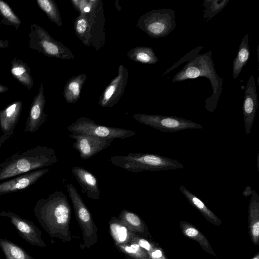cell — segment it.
<instances>
[{
  "mask_svg": "<svg viewBox=\"0 0 259 259\" xmlns=\"http://www.w3.org/2000/svg\"><path fill=\"white\" fill-rule=\"evenodd\" d=\"M248 229L254 245L259 241V196L252 190L248 206Z\"/></svg>",
  "mask_w": 259,
  "mask_h": 259,
  "instance_id": "20",
  "label": "cell"
},
{
  "mask_svg": "<svg viewBox=\"0 0 259 259\" xmlns=\"http://www.w3.org/2000/svg\"><path fill=\"white\" fill-rule=\"evenodd\" d=\"M109 226L110 235L114 241L115 245L135 242V240L138 236L118 218L112 217L109 221Z\"/></svg>",
  "mask_w": 259,
  "mask_h": 259,
  "instance_id": "19",
  "label": "cell"
},
{
  "mask_svg": "<svg viewBox=\"0 0 259 259\" xmlns=\"http://www.w3.org/2000/svg\"><path fill=\"white\" fill-rule=\"evenodd\" d=\"M57 161L56 150L47 146L38 145L17 152L0 163V181L46 168Z\"/></svg>",
  "mask_w": 259,
  "mask_h": 259,
  "instance_id": "3",
  "label": "cell"
},
{
  "mask_svg": "<svg viewBox=\"0 0 259 259\" xmlns=\"http://www.w3.org/2000/svg\"><path fill=\"white\" fill-rule=\"evenodd\" d=\"M0 215L9 218L20 235L27 242L38 247L46 246L45 242L41 238L40 231L32 222L23 219L10 211H3L0 213Z\"/></svg>",
  "mask_w": 259,
  "mask_h": 259,
  "instance_id": "13",
  "label": "cell"
},
{
  "mask_svg": "<svg viewBox=\"0 0 259 259\" xmlns=\"http://www.w3.org/2000/svg\"><path fill=\"white\" fill-rule=\"evenodd\" d=\"M179 189L189 203L197 209L207 221L215 226L222 224V221L198 197L182 185L180 186Z\"/></svg>",
  "mask_w": 259,
  "mask_h": 259,
  "instance_id": "21",
  "label": "cell"
},
{
  "mask_svg": "<svg viewBox=\"0 0 259 259\" xmlns=\"http://www.w3.org/2000/svg\"><path fill=\"white\" fill-rule=\"evenodd\" d=\"M46 99L43 83H40L38 93L34 97L30 106L26 125L23 130L25 134L34 133L47 120V115L45 111Z\"/></svg>",
  "mask_w": 259,
  "mask_h": 259,
  "instance_id": "14",
  "label": "cell"
},
{
  "mask_svg": "<svg viewBox=\"0 0 259 259\" xmlns=\"http://www.w3.org/2000/svg\"><path fill=\"white\" fill-rule=\"evenodd\" d=\"M9 90V88L7 86L0 84V93L5 92Z\"/></svg>",
  "mask_w": 259,
  "mask_h": 259,
  "instance_id": "38",
  "label": "cell"
},
{
  "mask_svg": "<svg viewBox=\"0 0 259 259\" xmlns=\"http://www.w3.org/2000/svg\"><path fill=\"white\" fill-rule=\"evenodd\" d=\"M0 247L6 259H33L21 247L6 239H0Z\"/></svg>",
  "mask_w": 259,
  "mask_h": 259,
  "instance_id": "29",
  "label": "cell"
},
{
  "mask_svg": "<svg viewBox=\"0 0 259 259\" xmlns=\"http://www.w3.org/2000/svg\"><path fill=\"white\" fill-rule=\"evenodd\" d=\"M258 106L255 79L251 74L245 88L242 110L246 135L250 134Z\"/></svg>",
  "mask_w": 259,
  "mask_h": 259,
  "instance_id": "16",
  "label": "cell"
},
{
  "mask_svg": "<svg viewBox=\"0 0 259 259\" xmlns=\"http://www.w3.org/2000/svg\"><path fill=\"white\" fill-rule=\"evenodd\" d=\"M69 137L75 140L73 148L80 157L87 160L109 147L113 139L102 138L77 133H72Z\"/></svg>",
  "mask_w": 259,
  "mask_h": 259,
  "instance_id": "11",
  "label": "cell"
},
{
  "mask_svg": "<svg viewBox=\"0 0 259 259\" xmlns=\"http://www.w3.org/2000/svg\"><path fill=\"white\" fill-rule=\"evenodd\" d=\"M203 49V47H198L195 49L192 50L189 52L187 53L184 57H183L181 59H180L178 62H177L175 64H174L171 67L167 69L162 74V75H165L169 73L170 71L175 69L176 68L178 67L180 65H181L182 63H184L186 61H189L191 59H192L194 56H195L197 54H199V52Z\"/></svg>",
  "mask_w": 259,
  "mask_h": 259,
  "instance_id": "33",
  "label": "cell"
},
{
  "mask_svg": "<svg viewBox=\"0 0 259 259\" xmlns=\"http://www.w3.org/2000/svg\"><path fill=\"white\" fill-rule=\"evenodd\" d=\"M66 187L76 220L81 229L83 247L90 248L97 241V227L93 220L91 213L76 188L71 184H68Z\"/></svg>",
  "mask_w": 259,
  "mask_h": 259,
  "instance_id": "8",
  "label": "cell"
},
{
  "mask_svg": "<svg viewBox=\"0 0 259 259\" xmlns=\"http://www.w3.org/2000/svg\"><path fill=\"white\" fill-rule=\"evenodd\" d=\"M212 51L197 54L173 77L172 82H179L189 79L204 77L208 79L212 89L210 96L205 100V108L212 113L216 109L223 91L224 79L217 74L212 59Z\"/></svg>",
  "mask_w": 259,
  "mask_h": 259,
  "instance_id": "2",
  "label": "cell"
},
{
  "mask_svg": "<svg viewBox=\"0 0 259 259\" xmlns=\"http://www.w3.org/2000/svg\"><path fill=\"white\" fill-rule=\"evenodd\" d=\"M109 161L115 166L134 173L184 167L176 159L154 153H130L126 155H115L111 157Z\"/></svg>",
  "mask_w": 259,
  "mask_h": 259,
  "instance_id": "5",
  "label": "cell"
},
{
  "mask_svg": "<svg viewBox=\"0 0 259 259\" xmlns=\"http://www.w3.org/2000/svg\"><path fill=\"white\" fill-rule=\"evenodd\" d=\"M147 253L151 259H167L162 249L155 245Z\"/></svg>",
  "mask_w": 259,
  "mask_h": 259,
  "instance_id": "34",
  "label": "cell"
},
{
  "mask_svg": "<svg viewBox=\"0 0 259 259\" xmlns=\"http://www.w3.org/2000/svg\"><path fill=\"white\" fill-rule=\"evenodd\" d=\"M22 109V102L17 101L0 110V127L4 135L10 138L14 135Z\"/></svg>",
  "mask_w": 259,
  "mask_h": 259,
  "instance_id": "18",
  "label": "cell"
},
{
  "mask_svg": "<svg viewBox=\"0 0 259 259\" xmlns=\"http://www.w3.org/2000/svg\"><path fill=\"white\" fill-rule=\"evenodd\" d=\"M128 72L122 64L118 68V74L106 87L98 101L102 107H112L119 101L127 83Z\"/></svg>",
  "mask_w": 259,
  "mask_h": 259,
  "instance_id": "12",
  "label": "cell"
},
{
  "mask_svg": "<svg viewBox=\"0 0 259 259\" xmlns=\"http://www.w3.org/2000/svg\"><path fill=\"white\" fill-rule=\"evenodd\" d=\"M123 259H124V258H123Z\"/></svg>",
  "mask_w": 259,
  "mask_h": 259,
  "instance_id": "42",
  "label": "cell"
},
{
  "mask_svg": "<svg viewBox=\"0 0 259 259\" xmlns=\"http://www.w3.org/2000/svg\"><path fill=\"white\" fill-rule=\"evenodd\" d=\"M252 189H251L250 186H248L245 187L244 190L243 192V194L245 197H246L250 195H251V193L252 192Z\"/></svg>",
  "mask_w": 259,
  "mask_h": 259,
  "instance_id": "35",
  "label": "cell"
},
{
  "mask_svg": "<svg viewBox=\"0 0 259 259\" xmlns=\"http://www.w3.org/2000/svg\"><path fill=\"white\" fill-rule=\"evenodd\" d=\"M39 224L52 238L70 242L71 207L65 193L56 190L47 198L38 200L33 209Z\"/></svg>",
  "mask_w": 259,
  "mask_h": 259,
  "instance_id": "1",
  "label": "cell"
},
{
  "mask_svg": "<svg viewBox=\"0 0 259 259\" xmlns=\"http://www.w3.org/2000/svg\"><path fill=\"white\" fill-rule=\"evenodd\" d=\"M28 45L44 55L63 60L73 59L75 56L61 42L55 39L45 29L36 24L30 25Z\"/></svg>",
  "mask_w": 259,
  "mask_h": 259,
  "instance_id": "7",
  "label": "cell"
},
{
  "mask_svg": "<svg viewBox=\"0 0 259 259\" xmlns=\"http://www.w3.org/2000/svg\"><path fill=\"white\" fill-rule=\"evenodd\" d=\"M37 5L47 15L49 19L59 27H62L63 23L59 9L53 0H37Z\"/></svg>",
  "mask_w": 259,
  "mask_h": 259,
  "instance_id": "28",
  "label": "cell"
},
{
  "mask_svg": "<svg viewBox=\"0 0 259 259\" xmlns=\"http://www.w3.org/2000/svg\"><path fill=\"white\" fill-rule=\"evenodd\" d=\"M127 57L132 60L142 63L152 65L158 62L153 49L150 47L138 46L127 53Z\"/></svg>",
  "mask_w": 259,
  "mask_h": 259,
  "instance_id": "27",
  "label": "cell"
},
{
  "mask_svg": "<svg viewBox=\"0 0 259 259\" xmlns=\"http://www.w3.org/2000/svg\"><path fill=\"white\" fill-rule=\"evenodd\" d=\"M87 78L85 73L72 76L66 83L63 96L68 103H74L80 98L81 89Z\"/></svg>",
  "mask_w": 259,
  "mask_h": 259,
  "instance_id": "23",
  "label": "cell"
},
{
  "mask_svg": "<svg viewBox=\"0 0 259 259\" xmlns=\"http://www.w3.org/2000/svg\"><path fill=\"white\" fill-rule=\"evenodd\" d=\"M67 128L72 133L113 140L124 139L136 135V133L131 130L98 124L94 120L85 117L77 119L74 122L68 126Z\"/></svg>",
  "mask_w": 259,
  "mask_h": 259,
  "instance_id": "10",
  "label": "cell"
},
{
  "mask_svg": "<svg viewBox=\"0 0 259 259\" xmlns=\"http://www.w3.org/2000/svg\"><path fill=\"white\" fill-rule=\"evenodd\" d=\"M257 165L258 170V153L257 156Z\"/></svg>",
  "mask_w": 259,
  "mask_h": 259,
  "instance_id": "40",
  "label": "cell"
},
{
  "mask_svg": "<svg viewBox=\"0 0 259 259\" xmlns=\"http://www.w3.org/2000/svg\"><path fill=\"white\" fill-rule=\"evenodd\" d=\"M249 35L246 33L239 45L232 65V76L235 79L240 74L250 56L249 47Z\"/></svg>",
  "mask_w": 259,
  "mask_h": 259,
  "instance_id": "25",
  "label": "cell"
},
{
  "mask_svg": "<svg viewBox=\"0 0 259 259\" xmlns=\"http://www.w3.org/2000/svg\"><path fill=\"white\" fill-rule=\"evenodd\" d=\"M180 227L185 236L196 241L204 251L216 256L206 237L195 226L187 221H181Z\"/></svg>",
  "mask_w": 259,
  "mask_h": 259,
  "instance_id": "24",
  "label": "cell"
},
{
  "mask_svg": "<svg viewBox=\"0 0 259 259\" xmlns=\"http://www.w3.org/2000/svg\"><path fill=\"white\" fill-rule=\"evenodd\" d=\"M118 218L137 235L143 237L147 233V227L144 222L137 214L126 209H122Z\"/></svg>",
  "mask_w": 259,
  "mask_h": 259,
  "instance_id": "26",
  "label": "cell"
},
{
  "mask_svg": "<svg viewBox=\"0 0 259 259\" xmlns=\"http://www.w3.org/2000/svg\"><path fill=\"white\" fill-rule=\"evenodd\" d=\"M49 168H45L22 174L0 183V195L21 191L35 184L47 173Z\"/></svg>",
  "mask_w": 259,
  "mask_h": 259,
  "instance_id": "15",
  "label": "cell"
},
{
  "mask_svg": "<svg viewBox=\"0 0 259 259\" xmlns=\"http://www.w3.org/2000/svg\"><path fill=\"white\" fill-rule=\"evenodd\" d=\"M229 0H204L202 17L208 22L217 14L220 13L229 3Z\"/></svg>",
  "mask_w": 259,
  "mask_h": 259,
  "instance_id": "30",
  "label": "cell"
},
{
  "mask_svg": "<svg viewBox=\"0 0 259 259\" xmlns=\"http://www.w3.org/2000/svg\"><path fill=\"white\" fill-rule=\"evenodd\" d=\"M251 259H259V253L257 252Z\"/></svg>",
  "mask_w": 259,
  "mask_h": 259,
  "instance_id": "39",
  "label": "cell"
},
{
  "mask_svg": "<svg viewBox=\"0 0 259 259\" xmlns=\"http://www.w3.org/2000/svg\"><path fill=\"white\" fill-rule=\"evenodd\" d=\"M133 118L140 123L151 126L162 132H177L187 129H202L199 123L184 118L157 114L137 113Z\"/></svg>",
  "mask_w": 259,
  "mask_h": 259,
  "instance_id": "9",
  "label": "cell"
},
{
  "mask_svg": "<svg viewBox=\"0 0 259 259\" xmlns=\"http://www.w3.org/2000/svg\"><path fill=\"white\" fill-rule=\"evenodd\" d=\"M143 259H151V258H150V257H149V256H148V257H145V258H143Z\"/></svg>",
  "mask_w": 259,
  "mask_h": 259,
  "instance_id": "41",
  "label": "cell"
},
{
  "mask_svg": "<svg viewBox=\"0 0 259 259\" xmlns=\"http://www.w3.org/2000/svg\"><path fill=\"white\" fill-rule=\"evenodd\" d=\"M71 172L81 187V192L91 199L98 200L100 190L94 175L84 167L73 166Z\"/></svg>",
  "mask_w": 259,
  "mask_h": 259,
  "instance_id": "17",
  "label": "cell"
},
{
  "mask_svg": "<svg viewBox=\"0 0 259 259\" xmlns=\"http://www.w3.org/2000/svg\"><path fill=\"white\" fill-rule=\"evenodd\" d=\"M10 138V137L7 136L4 134L0 137V149L4 142Z\"/></svg>",
  "mask_w": 259,
  "mask_h": 259,
  "instance_id": "36",
  "label": "cell"
},
{
  "mask_svg": "<svg viewBox=\"0 0 259 259\" xmlns=\"http://www.w3.org/2000/svg\"><path fill=\"white\" fill-rule=\"evenodd\" d=\"M11 63V73L13 77L27 89H31L34 82L30 69L27 64L16 57L13 58Z\"/></svg>",
  "mask_w": 259,
  "mask_h": 259,
  "instance_id": "22",
  "label": "cell"
},
{
  "mask_svg": "<svg viewBox=\"0 0 259 259\" xmlns=\"http://www.w3.org/2000/svg\"><path fill=\"white\" fill-rule=\"evenodd\" d=\"M115 246L120 252L131 259H143L149 256L147 251L136 242Z\"/></svg>",
  "mask_w": 259,
  "mask_h": 259,
  "instance_id": "32",
  "label": "cell"
},
{
  "mask_svg": "<svg viewBox=\"0 0 259 259\" xmlns=\"http://www.w3.org/2000/svg\"><path fill=\"white\" fill-rule=\"evenodd\" d=\"M9 46V41L8 40L0 39V48H6Z\"/></svg>",
  "mask_w": 259,
  "mask_h": 259,
  "instance_id": "37",
  "label": "cell"
},
{
  "mask_svg": "<svg viewBox=\"0 0 259 259\" xmlns=\"http://www.w3.org/2000/svg\"><path fill=\"white\" fill-rule=\"evenodd\" d=\"M105 17L101 0H94L91 11L79 13L74 22V30L82 44L98 51L106 41Z\"/></svg>",
  "mask_w": 259,
  "mask_h": 259,
  "instance_id": "4",
  "label": "cell"
},
{
  "mask_svg": "<svg viewBox=\"0 0 259 259\" xmlns=\"http://www.w3.org/2000/svg\"><path fill=\"white\" fill-rule=\"evenodd\" d=\"M136 26L151 37L167 36L176 27L175 12L167 8L152 10L140 16Z\"/></svg>",
  "mask_w": 259,
  "mask_h": 259,
  "instance_id": "6",
  "label": "cell"
},
{
  "mask_svg": "<svg viewBox=\"0 0 259 259\" xmlns=\"http://www.w3.org/2000/svg\"><path fill=\"white\" fill-rule=\"evenodd\" d=\"M0 15L3 18L1 24L14 26L16 30L19 29L21 24L20 18L9 5L2 0H0Z\"/></svg>",
  "mask_w": 259,
  "mask_h": 259,
  "instance_id": "31",
  "label": "cell"
}]
</instances>
